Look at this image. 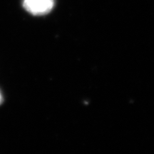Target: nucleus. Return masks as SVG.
Segmentation results:
<instances>
[{"label": "nucleus", "mask_w": 154, "mask_h": 154, "mask_svg": "<svg viewBox=\"0 0 154 154\" xmlns=\"http://www.w3.org/2000/svg\"><path fill=\"white\" fill-rule=\"evenodd\" d=\"M54 5V0H24L23 6L26 11L36 16L49 13Z\"/></svg>", "instance_id": "f257e3e1"}, {"label": "nucleus", "mask_w": 154, "mask_h": 154, "mask_svg": "<svg viewBox=\"0 0 154 154\" xmlns=\"http://www.w3.org/2000/svg\"><path fill=\"white\" fill-rule=\"evenodd\" d=\"M2 96L1 93H0V104L2 103Z\"/></svg>", "instance_id": "f03ea898"}]
</instances>
